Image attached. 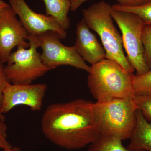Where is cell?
<instances>
[{
    "label": "cell",
    "instance_id": "cell-10",
    "mask_svg": "<svg viewBox=\"0 0 151 151\" xmlns=\"http://www.w3.org/2000/svg\"><path fill=\"white\" fill-rule=\"evenodd\" d=\"M9 5L19 18V21L29 35L38 36L48 31L58 33L61 39L67 37V32L55 19L38 14L29 6L24 0H9Z\"/></svg>",
    "mask_w": 151,
    "mask_h": 151
},
{
    "label": "cell",
    "instance_id": "cell-8",
    "mask_svg": "<svg viewBox=\"0 0 151 151\" xmlns=\"http://www.w3.org/2000/svg\"><path fill=\"white\" fill-rule=\"evenodd\" d=\"M29 34L9 6L0 12V62L7 63L13 49L29 47Z\"/></svg>",
    "mask_w": 151,
    "mask_h": 151
},
{
    "label": "cell",
    "instance_id": "cell-9",
    "mask_svg": "<svg viewBox=\"0 0 151 151\" xmlns=\"http://www.w3.org/2000/svg\"><path fill=\"white\" fill-rule=\"evenodd\" d=\"M47 86L46 84H13L8 83L3 93L2 113L5 114L18 105H25L31 111H39Z\"/></svg>",
    "mask_w": 151,
    "mask_h": 151
},
{
    "label": "cell",
    "instance_id": "cell-23",
    "mask_svg": "<svg viewBox=\"0 0 151 151\" xmlns=\"http://www.w3.org/2000/svg\"><path fill=\"white\" fill-rule=\"evenodd\" d=\"M3 151H22L19 147H12L6 148L3 150Z\"/></svg>",
    "mask_w": 151,
    "mask_h": 151
},
{
    "label": "cell",
    "instance_id": "cell-3",
    "mask_svg": "<svg viewBox=\"0 0 151 151\" xmlns=\"http://www.w3.org/2000/svg\"><path fill=\"white\" fill-rule=\"evenodd\" d=\"M133 99L94 103V115L100 135L122 141L130 139L136 125L138 110Z\"/></svg>",
    "mask_w": 151,
    "mask_h": 151
},
{
    "label": "cell",
    "instance_id": "cell-21",
    "mask_svg": "<svg viewBox=\"0 0 151 151\" xmlns=\"http://www.w3.org/2000/svg\"><path fill=\"white\" fill-rule=\"evenodd\" d=\"M7 127L0 119V149L4 150L12 147V145L7 140Z\"/></svg>",
    "mask_w": 151,
    "mask_h": 151
},
{
    "label": "cell",
    "instance_id": "cell-19",
    "mask_svg": "<svg viewBox=\"0 0 151 151\" xmlns=\"http://www.w3.org/2000/svg\"><path fill=\"white\" fill-rule=\"evenodd\" d=\"M71 6L70 10L74 12L83 3L89 0H70ZM118 4L124 5L136 6L141 5L151 1V0H117Z\"/></svg>",
    "mask_w": 151,
    "mask_h": 151
},
{
    "label": "cell",
    "instance_id": "cell-12",
    "mask_svg": "<svg viewBox=\"0 0 151 151\" xmlns=\"http://www.w3.org/2000/svg\"><path fill=\"white\" fill-rule=\"evenodd\" d=\"M127 148L130 151L144 150L151 151V123L140 110L137 112V122Z\"/></svg>",
    "mask_w": 151,
    "mask_h": 151
},
{
    "label": "cell",
    "instance_id": "cell-6",
    "mask_svg": "<svg viewBox=\"0 0 151 151\" xmlns=\"http://www.w3.org/2000/svg\"><path fill=\"white\" fill-rule=\"evenodd\" d=\"M111 15L122 32L123 45L127 52V59L136 70L135 75L145 74L150 70L144 58L142 40L145 25L135 14L126 11L112 10Z\"/></svg>",
    "mask_w": 151,
    "mask_h": 151
},
{
    "label": "cell",
    "instance_id": "cell-16",
    "mask_svg": "<svg viewBox=\"0 0 151 151\" xmlns=\"http://www.w3.org/2000/svg\"><path fill=\"white\" fill-rule=\"evenodd\" d=\"M133 87L135 94H146L151 91V70L142 75L134 74Z\"/></svg>",
    "mask_w": 151,
    "mask_h": 151
},
{
    "label": "cell",
    "instance_id": "cell-22",
    "mask_svg": "<svg viewBox=\"0 0 151 151\" xmlns=\"http://www.w3.org/2000/svg\"><path fill=\"white\" fill-rule=\"evenodd\" d=\"M9 6V4H8L7 3H6L3 0H0V12L3 9Z\"/></svg>",
    "mask_w": 151,
    "mask_h": 151
},
{
    "label": "cell",
    "instance_id": "cell-5",
    "mask_svg": "<svg viewBox=\"0 0 151 151\" xmlns=\"http://www.w3.org/2000/svg\"><path fill=\"white\" fill-rule=\"evenodd\" d=\"M28 49L20 45L11 53L4 71L9 82L13 84H29L52 70L44 63L40 54L37 36L29 35Z\"/></svg>",
    "mask_w": 151,
    "mask_h": 151
},
{
    "label": "cell",
    "instance_id": "cell-20",
    "mask_svg": "<svg viewBox=\"0 0 151 151\" xmlns=\"http://www.w3.org/2000/svg\"><path fill=\"white\" fill-rule=\"evenodd\" d=\"M9 82L5 72L4 64L0 62V119L4 122L5 117L1 111L3 100V93L6 86Z\"/></svg>",
    "mask_w": 151,
    "mask_h": 151
},
{
    "label": "cell",
    "instance_id": "cell-7",
    "mask_svg": "<svg viewBox=\"0 0 151 151\" xmlns=\"http://www.w3.org/2000/svg\"><path fill=\"white\" fill-rule=\"evenodd\" d=\"M37 36L42 50V60L51 70L65 65L89 72L90 66L78 54L75 46L63 44L58 33L48 31Z\"/></svg>",
    "mask_w": 151,
    "mask_h": 151
},
{
    "label": "cell",
    "instance_id": "cell-17",
    "mask_svg": "<svg viewBox=\"0 0 151 151\" xmlns=\"http://www.w3.org/2000/svg\"><path fill=\"white\" fill-rule=\"evenodd\" d=\"M134 102L148 121H151V96L148 94H135Z\"/></svg>",
    "mask_w": 151,
    "mask_h": 151
},
{
    "label": "cell",
    "instance_id": "cell-14",
    "mask_svg": "<svg viewBox=\"0 0 151 151\" xmlns=\"http://www.w3.org/2000/svg\"><path fill=\"white\" fill-rule=\"evenodd\" d=\"M87 151H130L117 138L100 135L89 145Z\"/></svg>",
    "mask_w": 151,
    "mask_h": 151
},
{
    "label": "cell",
    "instance_id": "cell-25",
    "mask_svg": "<svg viewBox=\"0 0 151 151\" xmlns=\"http://www.w3.org/2000/svg\"><path fill=\"white\" fill-rule=\"evenodd\" d=\"M147 151L144 150H136V151Z\"/></svg>",
    "mask_w": 151,
    "mask_h": 151
},
{
    "label": "cell",
    "instance_id": "cell-13",
    "mask_svg": "<svg viewBox=\"0 0 151 151\" xmlns=\"http://www.w3.org/2000/svg\"><path fill=\"white\" fill-rule=\"evenodd\" d=\"M46 15L53 17L66 31L70 27V19L68 16L70 9V0H43Z\"/></svg>",
    "mask_w": 151,
    "mask_h": 151
},
{
    "label": "cell",
    "instance_id": "cell-1",
    "mask_svg": "<svg viewBox=\"0 0 151 151\" xmlns=\"http://www.w3.org/2000/svg\"><path fill=\"white\" fill-rule=\"evenodd\" d=\"M45 137L68 150H79L100 135L94 112V103L78 99L49 105L41 121Z\"/></svg>",
    "mask_w": 151,
    "mask_h": 151
},
{
    "label": "cell",
    "instance_id": "cell-2",
    "mask_svg": "<svg viewBox=\"0 0 151 151\" xmlns=\"http://www.w3.org/2000/svg\"><path fill=\"white\" fill-rule=\"evenodd\" d=\"M88 73L87 85L97 102L134 97V74L115 60L105 58L90 66Z\"/></svg>",
    "mask_w": 151,
    "mask_h": 151
},
{
    "label": "cell",
    "instance_id": "cell-15",
    "mask_svg": "<svg viewBox=\"0 0 151 151\" xmlns=\"http://www.w3.org/2000/svg\"><path fill=\"white\" fill-rule=\"evenodd\" d=\"M112 9L133 13L142 20L145 26H151V1L136 6L124 5L118 3L112 6Z\"/></svg>",
    "mask_w": 151,
    "mask_h": 151
},
{
    "label": "cell",
    "instance_id": "cell-24",
    "mask_svg": "<svg viewBox=\"0 0 151 151\" xmlns=\"http://www.w3.org/2000/svg\"><path fill=\"white\" fill-rule=\"evenodd\" d=\"M146 94H150V95L151 96V92H149V93H146Z\"/></svg>",
    "mask_w": 151,
    "mask_h": 151
},
{
    "label": "cell",
    "instance_id": "cell-18",
    "mask_svg": "<svg viewBox=\"0 0 151 151\" xmlns=\"http://www.w3.org/2000/svg\"><path fill=\"white\" fill-rule=\"evenodd\" d=\"M142 40L144 48L145 61L150 70H151V26L144 27Z\"/></svg>",
    "mask_w": 151,
    "mask_h": 151
},
{
    "label": "cell",
    "instance_id": "cell-4",
    "mask_svg": "<svg viewBox=\"0 0 151 151\" xmlns=\"http://www.w3.org/2000/svg\"><path fill=\"white\" fill-rule=\"evenodd\" d=\"M112 6L104 1L94 3L82 10L84 22L89 29L97 33L106 52V58L119 63L125 70L133 73L123 50L122 36L113 24Z\"/></svg>",
    "mask_w": 151,
    "mask_h": 151
},
{
    "label": "cell",
    "instance_id": "cell-11",
    "mask_svg": "<svg viewBox=\"0 0 151 151\" xmlns=\"http://www.w3.org/2000/svg\"><path fill=\"white\" fill-rule=\"evenodd\" d=\"M76 51L84 61L94 65L106 58V52L83 19L76 25Z\"/></svg>",
    "mask_w": 151,
    "mask_h": 151
}]
</instances>
